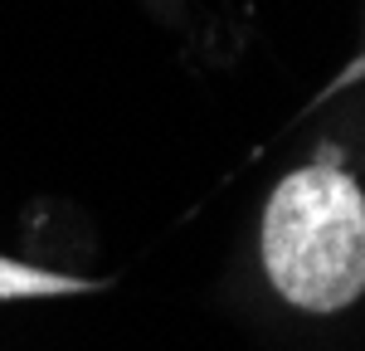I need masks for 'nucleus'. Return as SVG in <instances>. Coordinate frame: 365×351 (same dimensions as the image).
<instances>
[{"label":"nucleus","mask_w":365,"mask_h":351,"mask_svg":"<svg viewBox=\"0 0 365 351\" xmlns=\"http://www.w3.org/2000/svg\"><path fill=\"white\" fill-rule=\"evenodd\" d=\"M268 283L302 312H341L365 292V190L331 161L278 180L263 210Z\"/></svg>","instance_id":"nucleus-1"},{"label":"nucleus","mask_w":365,"mask_h":351,"mask_svg":"<svg viewBox=\"0 0 365 351\" xmlns=\"http://www.w3.org/2000/svg\"><path fill=\"white\" fill-rule=\"evenodd\" d=\"M98 283L88 278H68V273H49V268H34L20 259H0V302H15V297H63V292H88Z\"/></svg>","instance_id":"nucleus-2"},{"label":"nucleus","mask_w":365,"mask_h":351,"mask_svg":"<svg viewBox=\"0 0 365 351\" xmlns=\"http://www.w3.org/2000/svg\"><path fill=\"white\" fill-rule=\"evenodd\" d=\"M356 78H365V49H361V54H356V58H351V68H346V73H341V78H336V83H331V88H327V93H336V88L356 83Z\"/></svg>","instance_id":"nucleus-3"}]
</instances>
